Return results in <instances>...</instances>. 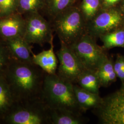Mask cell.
<instances>
[{
    "instance_id": "1",
    "label": "cell",
    "mask_w": 124,
    "mask_h": 124,
    "mask_svg": "<svg viewBox=\"0 0 124 124\" xmlns=\"http://www.w3.org/2000/svg\"><path fill=\"white\" fill-rule=\"evenodd\" d=\"M73 84L56 75L45 76L41 100L50 109L66 110L83 115L77 102Z\"/></svg>"
},
{
    "instance_id": "2",
    "label": "cell",
    "mask_w": 124,
    "mask_h": 124,
    "mask_svg": "<svg viewBox=\"0 0 124 124\" xmlns=\"http://www.w3.org/2000/svg\"><path fill=\"white\" fill-rule=\"evenodd\" d=\"M87 22L80 10L69 8L55 18L54 30L62 42L70 46L86 33Z\"/></svg>"
},
{
    "instance_id": "3",
    "label": "cell",
    "mask_w": 124,
    "mask_h": 124,
    "mask_svg": "<svg viewBox=\"0 0 124 124\" xmlns=\"http://www.w3.org/2000/svg\"><path fill=\"white\" fill-rule=\"evenodd\" d=\"M29 65L16 64L11 69L9 79L13 87L20 94L34 97L42 96L44 77Z\"/></svg>"
},
{
    "instance_id": "4",
    "label": "cell",
    "mask_w": 124,
    "mask_h": 124,
    "mask_svg": "<svg viewBox=\"0 0 124 124\" xmlns=\"http://www.w3.org/2000/svg\"><path fill=\"white\" fill-rule=\"evenodd\" d=\"M69 46L85 69L95 71L108 54L107 51L97 44L96 39L87 33Z\"/></svg>"
},
{
    "instance_id": "5",
    "label": "cell",
    "mask_w": 124,
    "mask_h": 124,
    "mask_svg": "<svg viewBox=\"0 0 124 124\" xmlns=\"http://www.w3.org/2000/svg\"><path fill=\"white\" fill-rule=\"evenodd\" d=\"M93 111L101 124H124V84L102 98L101 104Z\"/></svg>"
},
{
    "instance_id": "6",
    "label": "cell",
    "mask_w": 124,
    "mask_h": 124,
    "mask_svg": "<svg viewBox=\"0 0 124 124\" xmlns=\"http://www.w3.org/2000/svg\"><path fill=\"white\" fill-rule=\"evenodd\" d=\"M56 54L59 62L57 75L73 84H77L80 75L86 69L71 48L62 42Z\"/></svg>"
},
{
    "instance_id": "7",
    "label": "cell",
    "mask_w": 124,
    "mask_h": 124,
    "mask_svg": "<svg viewBox=\"0 0 124 124\" xmlns=\"http://www.w3.org/2000/svg\"><path fill=\"white\" fill-rule=\"evenodd\" d=\"M124 26V15L119 11L107 8L98 13L87 23L86 33L95 39Z\"/></svg>"
},
{
    "instance_id": "8",
    "label": "cell",
    "mask_w": 124,
    "mask_h": 124,
    "mask_svg": "<svg viewBox=\"0 0 124 124\" xmlns=\"http://www.w3.org/2000/svg\"><path fill=\"white\" fill-rule=\"evenodd\" d=\"M25 22L23 37L28 43L42 46L53 40L51 25L38 13L30 14Z\"/></svg>"
},
{
    "instance_id": "9",
    "label": "cell",
    "mask_w": 124,
    "mask_h": 124,
    "mask_svg": "<svg viewBox=\"0 0 124 124\" xmlns=\"http://www.w3.org/2000/svg\"><path fill=\"white\" fill-rule=\"evenodd\" d=\"M10 123L41 124L49 122L48 109L43 103L37 108L22 110L13 113L9 117Z\"/></svg>"
},
{
    "instance_id": "10",
    "label": "cell",
    "mask_w": 124,
    "mask_h": 124,
    "mask_svg": "<svg viewBox=\"0 0 124 124\" xmlns=\"http://www.w3.org/2000/svg\"><path fill=\"white\" fill-rule=\"evenodd\" d=\"M25 20L18 14H12L0 19V35L7 40L23 37L25 29Z\"/></svg>"
},
{
    "instance_id": "11",
    "label": "cell",
    "mask_w": 124,
    "mask_h": 124,
    "mask_svg": "<svg viewBox=\"0 0 124 124\" xmlns=\"http://www.w3.org/2000/svg\"><path fill=\"white\" fill-rule=\"evenodd\" d=\"M51 47L47 50H43L37 54H33V63L40 67L48 75H56L58 68V60L54 52L53 40L50 43Z\"/></svg>"
},
{
    "instance_id": "12",
    "label": "cell",
    "mask_w": 124,
    "mask_h": 124,
    "mask_svg": "<svg viewBox=\"0 0 124 124\" xmlns=\"http://www.w3.org/2000/svg\"><path fill=\"white\" fill-rule=\"evenodd\" d=\"M74 90L77 102L82 112L97 108L102 102V98L99 94L92 93L80 87L77 84L73 85Z\"/></svg>"
},
{
    "instance_id": "13",
    "label": "cell",
    "mask_w": 124,
    "mask_h": 124,
    "mask_svg": "<svg viewBox=\"0 0 124 124\" xmlns=\"http://www.w3.org/2000/svg\"><path fill=\"white\" fill-rule=\"evenodd\" d=\"M48 109L49 122L53 124H84L88 118L66 110Z\"/></svg>"
},
{
    "instance_id": "14",
    "label": "cell",
    "mask_w": 124,
    "mask_h": 124,
    "mask_svg": "<svg viewBox=\"0 0 124 124\" xmlns=\"http://www.w3.org/2000/svg\"><path fill=\"white\" fill-rule=\"evenodd\" d=\"M114 63L113 58L108 54L98 67L96 72L101 87H108L116 81Z\"/></svg>"
},
{
    "instance_id": "15",
    "label": "cell",
    "mask_w": 124,
    "mask_h": 124,
    "mask_svg": "<svg viewBox=\"0 0 124 124\" xmlns=\"http://www.w3.org/2000/svg\"><path fill=\"white\" fill-rule=\"evenodd\" d=\"M7 40L9 49L15 57L28 63H33L29 43L23 37H17Z\"/></svg>"
},
{
    "instance_id": "16",
    "label": "cell",
    "mask_w": 124,
    "mask_h": 124,
    "mask_svg": "<svg viewBox=\"0 0 124 124\" xmlns=\"http://www.w3.org/2000/svg\"><path fill=\"white\" fill-rule=\"evenodd\" d=\"M77 84L91 93L99 94L101 86L96 71L85 70L80 75Z\"/></svg>"
},
{
    "instance_id": "17",
    "label": "cell",
    "mask_w": 124,
    "mask_h": 124,
    "mask_svg": "<svg viewBox=\"0 0 124 124\" xmlns=\"http://www.w3.org/2000/svg\"><path fill=\"white\" fill-rule=\"evenodd\" d=\"M102 47L108 51L116 47L124 48V26L103 34L99 37Z\"/></svg>"
},
{
    "instance_id": "18",
    "label": "cell",
    "mask_w": 124,
    "mask_h": 124,
    "mask_svg": "<svg viewBox=\"0 0 124 124\" xmlns=\"http://www.w3.org/2000/svg\"><path fill=\"white\" fill-rule=\"evenodd\" d=\"M75 0H46L48 11L55 18L70 8Z\"/></svg>"
},
{
    "instance_id": "19",
    "label": "cell",
    "mask_w": 124,
    "mask_h": 124,
    "mask_svg": "<svg viewBox=\"0 0 124 124\" xmlns=\"http://www.w3.org/2000/svg\"><path fill=\"white\" fill-rule=\"evenodd\" d=\"M101 5V0H83L82 13L87 23L98 14Z\"/></svg>"
},
{
    "instance_id": "20",
    "label": "cell",
    "mask_w": 124,
    "mask_h": 124,
    "mask_svg": "<svg viewBox=\"0 0 124 124\" xmlns=\"http://www.w3.org/2000/svg\"><path fill=\"white\" fill-rule=\"evenodd\" d=\"M46 4V0H18V9L21 13H37Z\"/></svg>"
},
{
    "instance_id": "21",
    "label": "cell",
    "mask_w": 124,
    "mask_h": 124,
    "mask_svg": "<svg viewBox=\"0 0 124 124\" xmlns=\"http://www.w3.org/2000/svg\"><path fill=\"white\" fill-rule=\"evenodd\" d=\"M12 96L8 86L0 80V111L6 110L11 104Z\"/></svg>"
},
{
    "instance_id": "22",
    "label": "cell",
    "mask_w": 124,
    "mask_h": 124,
    "mask_svg": "<svg viewBox=\"0 0 124 124\" xmlns=\"http://www.w3.org/2000/svg\"><path fill=\"white\" fill-rule=\"evenodd\" d=\"M18 7V0H0V18L14 14Z\"/></svg>"
},
{
    "instance_id": "23",
    "label": "cell",
    "mask_w": 124,
    "mask_h": 124,
    "mask_svg": "<svg viewBox=\"0 0 124 124\" xmlns=\"http://www.w3.org/2000/svg\"><path fill=\"white\" fill-rule=\"evenodd\" d=\"M116 74L117 72L124 69V55L117 54L114 63Z\"/></svg>"
},
{
    "instance_id": "24",
    "label": "cell",
    "mask_w": 124,
    "mask_h": 124,
    "mask_svg": "<svg viewBox=\"0 0 124 124\" xmlns=\"http://www.w3.org/2000/svg\"><path fill=\"white\" fill-rule=\"evenodd\" d=\"M6 60V52L4 49L0 46V71L4 65Z\"/></svg>"
},
{
    "instance_id": "25",
    "label": "cell",
    "mask_w": 124,
    "mask_h": 124,
    "mask_svg": "<svg viewBox=\"0 0 124 124\" xmlns=\"http://www.w3.org/2000/svg\"><path fill=\"white\" fill-rule=\"evenodd\" d=\"M120 0H103L102 5L106 8H109L117 4Z\"/></svg>"
},
{
    "instance_id": "26",
    "label": "cell",
    "mask_w": 124,
    "mask_h": 124,
    "mask_svg": "<svg viewBox=\"0 0 124 124\" xmlns=\"http://www.w3.org/2000/svg\"><path fill=\"white\" fill-rule=\"evenodd\" d=\"M122 9H123V11L124 12V0L123 3V5H122Z\"/></svg>"
}]
</instances>
